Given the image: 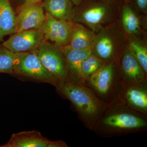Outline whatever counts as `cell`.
<instances>
[{
    "instance_id": "cell-12",
    "label": "cell",
    "mask_w": 147,
    "mask_h": 147,
    "mask_svg": "<svg viewBox=\"0 0 147 147\" xmlns=\"http://www.w3.org/2000/svg\"><path fill=\"white\" fill-rule=\"evenodd\" d=\"M59 48L64 55L67 65L68 74L66 81L84 83L81 72L82 64L92 53V48L85 50H73L68 45Z\"/></svg>"
},
{
    "instance_id": "cell-8",
    "label": "cell",
    "mask_w": 147,
    "mask_h": 147,
    "mask_svg": "<svg viewBox=\"0 0 147 147\" xmlns=\"http://www.w3.org/2000/svg\"><path fill=\"white\" fill-rule=\"evenodd\" d=\"M10 35L2 44L13 53L36 50L45 40L39 29L22 31Z\"/></svg>"
},
{
    "instance_id": "cell-22",
    "label": "cell",
    "mask_w": 147,
    "mask_h": 147,
    "mask_svg": "<svg viewBox=\"0 0 147 147\" xmlns=\"http://www.w3.org/2000/svg\"><path fill=\"white\" fill-rule=\"evenodd\" d=\"M43 1V0H10V1L15 10L16 7L25 4L34 2L42 1Z\"/></svg>"
},
{
    "instance_id": "cell-1",
    "label": "cell",
    "mask_w": 147,
    "mask_h": 147,
    "mask_svg": "<svg viewBox=\"0 0 147 147\" xmlns=\"http://www.w3.org/2000/svg\"><path fill=\"white\" fill-rule=\"evenodd\" d=\"M147 115L119 100L110 103L91 130L102 137L121 136L146 131Z\"/></svg>"
},
{
    "instance_id": "cell-17",
    "label": "cell",
    "mask_w": 147,
    "mask_h": 147,
    "mask_svg": "<svg viewBox=\"0 0 147 147\" xmlns=\"http://www.w3.org/2000/svg\"><path fill=\"white\" fill-rule=\"evenodd\" d=\"M43 8L54 18L60 20L71 21L74 11L71 0H43Z\"/></svg>"
},
{
    "instance_id": "cell-20",
    "label": "cell",
    "mask_w": 147,
    "mask_h": 147,
    "mask_svg": "<svg viewBox=\"0 0 147 147\" xmlns=\"http://www.w3.org/2000/svg\"><path fill=\"white\" fill-rule=\"evenodd\" d=\"M128 49L147 74V48L146 44L139 40L131 39L129 41Z\"/></svg>"
},
{
    "instance_id": "cell-18",
    "label": "cell",
    "mask_w": 147,
    "mask_h": 147,
    "mask_svg": "<svg viewBox=\"0 0 147 147\" xmlns=\"http://www.w3.org/2000/svg\"><path fill=\"white\" fill-rule=\"evenodd\" d=\"M121 21L125 30L129 34H138L141 32L140 21L137 14L129 6L123 9Z\"/></svg>"
},
{
    "instance_id": "cell-3",
    "label": "cell",
    "mask_w": 147,
    "mask_h": 147,
    "mask_svg": "<svg viewBox=\"0 0 147 147\" xmlns=\"http://www.w3.org/2000/svg\"><path fill=\"white\" fill-rule=\"evenodd\" d=\"M115 64L114 62L107 63L84 82L98 98L106 103L118 100L121 89L122 81L121 76L117 74Z\"/></svg>"
},
{
    "instance_id": "cell-4",
    "label": "cell",
    "mask_w": 147,
    "mask_h": 147,
    "mask_svg": "<svg viewBox=\"0 0 147 147\" xmlns=\"http://www.w3.org/2000/svg\"><path fill=\"white\" fill-rule=\"evenodd\" d=\"M13 75L56 86L59 81L43 66L36 51L16 53Z\"/></svg>"
},
{
    "instance_id": "cell-13",
    "label": "cell",
    "mask_w": 147,
    "mask_h": 147,
    "mask_svg": "<svg viewBox=\"0 0 147 147\" xmlns=\"http://www.w3.org/2000/svg\"><path fill=\"white\" fill-rule=\"evenodd\" d=\"M121 76L122 83L134 84L147 82V74L128 48L120 59Z\"/></svg>"
},
{
    "instance_id": "cell-15",
    "label": "cell",
    "mask_w": 147,
    "mask_h": 147,
    "mask_svg": "<svg viewBox=\"0 0 147 147\" xmlns=\"http://www.w3.org/2000/svg\"><path fill=\"white\" fill-rule=\"evenodd\" d=\"M16 12L10 0H0V44L4 38L15 33Z\"/></svg>"
},
{
    "instance_id": "cell-2",
    "label": "cell",
    "mask_w": 147,
    "mask_h": 147,
    "mask_svg": "<svg viewBox=\"0 0 147 147\" xmlns=\"http://www.w3.org/2000/svg\"><path fill=\"white\" fill-rule=\"evenodd\" d=\"M55 87L71 102L80 120L91 130L110 103L100 100L85 83L59 82Z\"/></svg>"
},
{
    "instance_id": "cell-5",
    "label": "cell",
    "mask_w": 147,
    "mask_h": 147,
    "mask_svg": "<svg viewBox=\"0 0 147 147\" xmlns=\"http://www.w3.org/2000/svg\"><path fill=\"white\" fill-rule=\"evenodd\" d=\"M36 51L42 65L59 82L66 81L67 65L59 47L45 40Z\"/></svg>"
},
{
    "instance_id": "cell-7",
    "label": "cell",
    "mask_w": 147,
    "mask_h": 147,
    "mask_svg": "<svg viewBox=\"0 0 147 147\" xmlns=\"http://www.w3.org/2000/svg\"><path fill=\"white\" fill-rule=\"evenodd\" d=\"M44 11L42 1L28 3L16 7L15 33L39 29L46 18Z\"/></svg>"
},
{
    "instance_id": "cell-19",
    "label": "cell",
    "mask_w": 147,
    "mask_h": 147,
    "mask_svg": "<svg viewBox=\"0 0 147 147\" xmlns=\"http://www.w3.org/2000/svg\"><path fill=\"white\" fill-rule=\"evenodd\" d=\"M107 63L92 53L82 63L81 72L84 82Z\"/></svg>"
},
{
    "instance_id": "cell-21",
    "label": "cell",
    "mask_w": 147,
    "mask_h": 147,
    "mask_svg": "<svg viewBox=\"0 0 147 147\" xmlns=\"http://www.w3.org/2000/svg\"><path fill=\"white\" fill-rule=\"evenodd\" d=\"M16 58V53H12L2 44H0V73L13 75Z\"/></svg>"
},
{
    "instance_id": "cell-14",
    "label": "cell",
    "mask_w": 147,
    "mask_h": 147,
    "mask_svg": "<svg viewBox=\"0 0 147 147\" xmlns=\"http://www.w3.org/2000/svg\"><path fill=\"white\" fill-rule=\"evenodd\" d=\"M93 53L107 63L115 62L117 59L115 39L105 29L102 28L95 35L93 42Z\"/></svg>"
},
{
    "instance_id": "cell-10",
    "label": "cell",
    "mask_w": 147,
    "mask_h": 147,
    "mask_svg": "<svg viewBox=\"0 0 147 147\" xmlns=\"http://www.w3.org/2000/svg\"><path fill=\"white\" fill-rule=\"evenodd\" d=\"M62 140L53 141L43 137L36 130L14 133L7 143L0 147H67Z\"/></svg>"
},
{
    "instance_id": "cell-24",
    "label": "cell",
    "mask_w": 147,
    "mask_h": 147,
    "mask_svg": "<svg viewBox=\"0 0 147 147\" xmlns=\"http://www.w3.org/2000/svg\"><path fill=\"white\" fill-rule=\"evenodd\" d=\"M71 1L73 4L75 5H78L81 2L82 0H71Z\"/></svg>"
},
{
    "instance_id": "cell-11",
    "label": "cell",
    "mask_w": 147,
    "mask_h": 147,
    "mask_svg": "<svg viewBox=\"0 0 147 147\" xmlns=\"http://www.w3.org/2000/svg\"><path fill=\"white\" fill-rule=\"evenodd\" d=\"M111 14L107 6L98 5L90 7L79 13H74L71 21L85 24L93 31L97 32L102 28V24L110 19Z\"/></svg>"
},
{
    "instance_id": "cell-9",
    "label": "cell",
    "mask_w": 147,
    "mask_h": 147,
    "mask_svg": "<svg viewBox=\"0 0 147 147\" xmlns=\"http://www.w3.org/2000/svg\"><path fill=\"white\" fill-rule=\"evenodd\" d=\"M147 82L134 84L122 83L118 100L135 111L147 115Z\"/></svg>"
},
{
    "instance_id": "cell-16",
    "label": "cell",
    "mask_w": 147,
    "mask_h": 147,
    "mask_svg": "<svg viewBox=\"0 0 147 147\" xmlns=\"http://www.w3.org/2000/svg\"><path fill=\"white\" fill-rule=\"evenodd\" d=\"M95 35L94 32L87 29L82 24L73 22L72 34L68 46L73 50L92 48Z\"/></svg>"
},
{
    "instance_id": "cell-6",
    "label": "cell",
    "mask_w": 147,
    "mask_h": 147,
    "mask_svg": "<svg viewBox=\"0 0 147 147\" xmlns=\"http://www.w3.org/2000/svg\"><path fill=\"white\" fill-rule=\"evenodd\" d=\"M45 13V21L39 29L45 40L59 47L69 45L73 22L57 19L47 12Z\"/></svg>"
},
{
    "instance_id": "cell-23",
    "label": "cell",
    "mask_w": 147,
    "mask_h": 147,
    "mask_svg": "<svg viewBox=\"0 0 147 147\" xmlns=\"http://www.w3.org/2000/svg\"><path fill=\"white\" fill-rule=\"evenodd\" d=\"M138 7L142 9L145 10L147 8V0H136Z\"/></svg>"
}]
</instances>
